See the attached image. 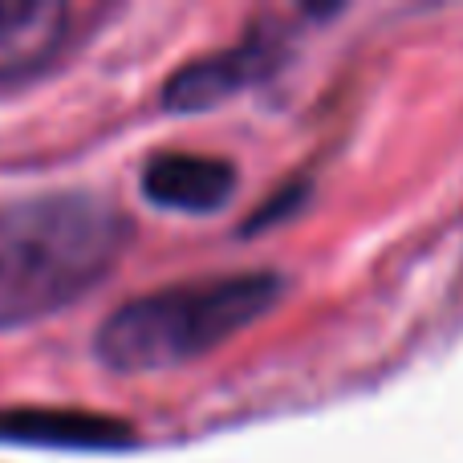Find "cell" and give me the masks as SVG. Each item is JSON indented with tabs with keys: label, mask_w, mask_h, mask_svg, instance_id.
I'll return each mask as SVG.
<instances>
[{
	"label": "cell",
	"mask_w": 463,
	"mask_h": 463,
	"mask_svg": "<svg viewBox=\"0 0 463 463\" xmlns=\"http://www.w3.org/2000/svg\"><path fill=\"white\" fill-rule=\"evenodd\" d=\"M130 244V216L94 192L0 208V329L33 326L98 288Z\"/></svg>",
	"instance_id": "cell-1"
},
{
	"label": "cell",
	"mask_w": 463,
	"mask_h": 463,
	"mask_svg": "<svg viewBox=\"0 0 463 463\" xmlns=\"http://www.w3.org/2000/svg\"><path fill=\"white\" fill-rule=\"evenodd\" d=\"M280 293H285V277L269 269L155 288L118 305L98 326L94 354L102 366L118 374L187 366L260 321L280 301Z\"/></svg>",
	"instance_id": "cell-2"
},
{
	"label": "cell",
	"mask_w": 463,
	"mask_h": 463,
	"mask_svg": "<svg viewBox=\"0 0 463 463\" xmlns=\"http://www.w3.org/2000/svg\"><path fill=\"white\" fill-rule=\"evenodd\" d=\"M285 61V29H248L236 45L220 53L195 57L184 70H175L163 81V110L171 114H200L212 106H224L228 98L269 81Z\"/></svg>",
	"instance_id": "cell-3"
},
{
	"label": "cell",
	"mask_w": 463,
	"mask_h": 463,
	"mask_svg": "<svg viewBox=\"0 0 463 463\" xmlns=\"http://www.w3.org/2000/svg\"><path fill=\"white\" fill-rule=\"evenodd\" d=\"M73 8L61 0H0V90L45 73L70 45Z\"/></svg>",
	"instance_id": "cell-4"
},
{
	"label": "cell",
	"mask_w": 463,
	"mask_h": 463,
	"mask_svg": "<svg viewBox=\"0 0 463 463\" xmlns=\"http://www.w3.org/2000/svg\"><path fill=\"white\" fill-rule=\"evenodd\" d=\"M0 439L49 451H127L138 431L127 419L73 407H13L0 411Z\"/></svg>",
	"instance_id": "cell-5"
},
{
	"label": "cell",
	"mask_w": 463,
	"mask_h": 463,
	"mask_svg": "<svg viewBox=\"0 0 463 463\" xmlns=\"http://www.w3.org/2000/svg\"><path fill=\"white\" fill-rule=\"evenodd\" d=\"M143 195L163 212L212 216L228 208L240 187V171L212 155H155L138 179Z\"/></svg>",
	"instance_id": "cell-6"
},
{
	"label": "cell",
	"mask_w": 463,
	"mask_h": 463,
	"mask_svg": "<svg viewBox=\"0 0 463 463\" xmlns=\"http://www.w3.org/2000/svg\"><path fill=\"white\" fill-rule=\"evenodd\" d=\"M305 195H309V187H305V184H288V187H280V192H272V200H264L260 208H256V216L248 220L244 232H248V236H256V232L272 228L277 220L293 216V212L305 203Z\"/></svg>",
	"instance_id": "cell-7"
}]
</instances>
